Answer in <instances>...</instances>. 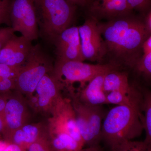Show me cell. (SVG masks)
Returning a JSON list of instances; mask_svg holds the SVG:
<instances>
[{
    "mask_svg": "<svg viewBox=\"0 0 151 151\" xmlns=\"http://www.w3.org/2000/svg\"><path fill=\"white\" fill-rule=\"evenodd\" d=\"M99 26L104 38L105 55H110L116 65L122 63L133 68L141 57L143 42L151 35L144 20L131 14L99 23Z\"/></svg>",
    "mask_w": 151,
    "mask_h": 151,
    "instance_id": "cell-1",
    "label": "cell"
},
{
    "mask_svg": "<svg viewBox=\"0 0 151 151\" xmlns=\"http://www.w3.org/2000/svg\"><path fill=\"white\" fill-rule=\"evenodd\" d=\"M139 112L134 108L116 105L104 117L101 129V139L111 149L122 143L133 140L144 131Z\"/></svg>",
    "mask_w": 151,
    "mask_h": 151,
    "instance_id": "cell-2",
    "label": "cell"
},
{
    "mask_svg": "<svg viewBox=\"0 0 151 151\" xmlns=\"http://www.w3.org/2000/svg\"><path fill=\"white\" fill-rule=\"evenodd\" d=\"M33 1L40 34L53 43L60 33L70 27L77 7L67 0Z\"/></svg>",
    "mask_w": 151,
    "mask_h": 151,
    "instance_id": "cell-3",
    "label": "cell"
},
{
    "mask_svg": "<svg viewBox=\"0 0 151 151\" xmlns=\"http://www.w3.org/2000/svg\"><path fill=\"white\" fill-rule=\"evenodd\" d=\"M112 64H91L84 61H55L52 74L59 82L62 90L66 89L69 95L75 93L73 84L79 83L81 88L97 76L116 69Z\"/></svg>",
    "mask_w": 151,
    "mask_h": 151,
    "instance_id": "cell-4",
    "label": "cell"
},
{
    "mask_svg": "<svg viewBox=\"0 0 151 151\" xmlns=\"http://www.w3.org/2000/svg\"><path fill=\"white\" fill-rule=\"evenodd\" d=\"M51 59L39 45L33 46L26 61L21 67L16 82L15 90L25 98L32 94L42 78L52 72Z\"/></svg>",
    "mask_w": 151,
    "mask_h": 151,
    "instance_id": "cell-5",
    "label": "cell"
},
{
    "mask_svg": "<svg viewBox=\"0 0 151 151\" xmlns=\"http://www.w3.org/2000/svg\"><path fill=\"white\" fill-rule=\"evenodd\" d=\"M62 88L52 72L42 78L35 89L25 99L35 112L51 116L57 105L63 99Z\"/></svg>",
    "mask_w": 151,
    "mask_h": 151,
    "instance_id": "cell-6",
    "label": "cell"
},
{
    "mask_svg": "<svg viewBox=\"0 0 151 151\" xmlns=\"http://www.w3.org/2000/svg\"><path fill=\"white\" fill-rule=\"evenodd\" d=\"M11 27L15 32L32 42L38 37L37 18L33 0H12L10 11Z\"/></svg>",
    "mask_w": 151,
    "mask_h": 151,
    "instance_id": "cell-7",
    "label": "cell"
},
{
    "mask_svg": "<svg viewBox=\"0 0 151 151\" xmlns=\"http://www.w3.org/2000/svg\"><path fill=\"white\" fill-rule=\"evenodd\" d=\"M78 31L85 60L101 62L105 55V48L98 20L90 16L78 27Z\"/></svg>",
    "mask_w": 151,
    "mask_h": 151,
    "instance_id": "cell-8",
    "label": "cell"
},
{
    "mask_svg": "<svg viewBox=\"0 0 151 151\" xmlns=\"http://www.w3.org/2000/svg\"><path fill=\"white\" fill-rule=\"evenodd\" d=\"M28 105L23 95L17 91L9 92L5 106L4 133L9 139L16 130L28 124L29 119Z\"/></svg>",
    "mask_w": 151,
    "mask_h": 151,
    "instance_id": "cell-9",
    "label": "cell"
},
{
    "mask_svg": "<svg viewBox=\"0 0 151 151\" xmlns=\"http://www.w3.org/2000/svg\"><path fill=\"white\" fill-rule=\"evenodd\" d=\"M57 60L61 61L85 60L81 50L78 27H70L55 40Z\"/></svg>",
    "mask_w": 151,
    "mask_h": 151,
    "instance_id": "cell-10",
    "label": "cell"
},
{
    "mask_svg": "<svg viewBox=\"0 0 151 151\" xmlns=\"http://www.w3.org/2000/svg\"><path fill=\"white\" fill-rule=\"evenodd\" d=\"M32 42L22 36L14 35L0 50V63L11 67H21L32 50Z\"/></svg>",
    "mask_w": 151,
    "mask_h": 151,
    "instance_id": "cell-11",
    "label": "cell"
},
{
    "mask_svg": "<svg viewBox=\"0 0 151 151\" xmlns=\"http://www.w3.org/2000/svg\"><path fill=\"white\" fill-rule=\"evenodd\" d=\"M48 121L61 128L81 145H85L78 131L75 111L70 99L63 98L55 109Z\"/></svg>",
    "mask_w": 151,
    "mask_h": 151,
    "instance_id": "cell-12",
    "label": "cell"
},
{
    "mask_svg": "<svg viewBox=\"0 0 151 151\" xmlns=\"http://www.w3.org/2000/svg\"><path fill=\"white\" fill-rule=\"evenodd\" d=\"M107 72L95 76L70 98H75L87 106H102L107 104V94L104 89V77Z\"/></svg>",
    "mask_w": 151,
    "mask_h": 151,
    "instance_id": "cell-13",
    "label": "cell"
},
{
    "mask_svg": "<svg viewBox=\"0 0 151 151\" xmlns=\"http://www.w3.org/2000/svg\"><path fill=\"white\" fill-rule=\"evenodd\" d=\"M48 136L47 125L42 123H28L16 130L9 139L11 143L18 145L24 150L41 138Z\"/></svg>",
    "mask_w": 151,
    "mask_h": 151,
    "instance_id": "cell-14",
    "label": "cell"
},
{
    "mask_svg": "<svg viewBox=\"0 0 151 151\" xmlns=\"http://www.w3.org/2000/svg\"><path fill=\"white\" fill-rule=\"evenodd\" d=\"M48 138L54 151H79L83 148L77 141L58 126L48 121Z\"/></svg>",
    "mask_w": 151,
    "mask_h": 151,
    "instance_id": "cell-15",
    "label": "cell"
},
{
    "mask_svg": "<svg viewBox=\"0 0 151 151\" xmlns=\"http://www.w3.org/2000/svg\"><path fill=\"white\" fill-rule=\"evenodd\" d=\"M143 100L142 91L135 89L131 92L112 91L107 95V104L123 105L134 108L139 112Z\"/></svg>",
    "mask_w": 151,
    "mask_h": 151,
    "instance_id": "cell-16",
    "label": "cell"
},
{
    "mask_svg": "<svg viewBox=\"0 0 151 151\" xmlns=\"http://www.w3.org/2000/svg\"><path fill=\"white\" fill-rule=\"evenodd\" d=\"M129 83L128 75L125 72L110 70L105 74L104 79V89L106 94L112 91L131 92L134 89Z\"/></svg>",
    "mask_w": 151,
    "mask_h": 151,
    "instance_id": "cell-17",
    "label": "cell"
},
{
    "mask_svg": "<svg viewBox=\"0 0 151 151\" xmlns=\"http://www.w3.org/2000/svg\"><path fill=\"white\" fill-rule=\"evenodd\" d=\"M143 100L139 116L145 132L144 142L151 145V93L149 91H142Z\"/></svg>",
    "mask_w": 151,
    "mask_h": 151,
    "instance_id": "cell-18",
    "label": "cell"
},
{
    "mask_svg": "<svg viewBox=\"0 0 151 151\" xmlns=\"http://www.w3.org/2000/svg\"><path fill=\"white\" fill-rule=\"evenodd\" d=\"M20 68L0 63V93H8L15 90Z\"/></svg>",
    "mask_w": 151,
    "mask_h": 151,
    "instance_id": "cell-19",
    "label": "cell"
},
{
    "mask_svg": "<svg viewBox=\"0 0 151 151\" xmlns=\"http://www.w3.org/2000/svg\"><path fill=\"white\" fill-rule=\"evenodd\" d=\"M111 151H151V145L143 142L128 141L111 149Z\"/></svg>",
    "mask_w": 151,
    "mask_h": 151,
    "instance_id": "cell-20",
    "label": "cell"
},
{
    "mask_svg": "<svg viewBox=\"0 0 151 151\" xmlns=\"http://www.w3.org/2000/svg\"><path fill=\"white\" fill-rule=\"evenodd\" d=\"M133 68L139 74L150 79L151 75V53L143 54L138 59Z\"/></svg>",
    "mask_w": 151,
    "mask_h": 151,
    "instance_id": "cell-21",
    "label": "cell"
},
{
    "mask_svg": "<svg viewBox=\"0 0 151 151\" xmlns=\"http://www.w3.org/2000/svg\"><path fill=\"white\" fill-rule=\"evenodd\" d=\"M12 0H0V25L6 24L10 26V11Z\"/></svg>",
    "mask_w": 151,
    "mask_h": 151,
    "instance_id": "cell-22",
    "label": "cell"
},
{
    "mask_svg": "<svg viewBox=\"0 0 151 151\" xmlns=\"http://www.w3.org/2000/svg\"><path fill=\"white\" fill-rule=\"evenodd\" d=\"M48 137L41 138L31 144L27 148V151H54L52 149Z\"/></svg>",
    "mask_w": 151,
    "mask_h": 151,
    "instance_id": "cell-23",
    "label": "cell"
},
{
    "mask_svg": "<svg viewBox=\"0 0 151 151\" xmlns=\"http://www.w3.org/2000/svg\"><path fill=\"white\" fill-rule=\"evenodd\" d=\"M151 0H127L133 10L145 14L150 9Z\"/></svg>",
    "mask_w": 151,
    "mask_h": 151,
    "instance_id": "cell-24",
    "label": "cell"
},
{
    "mask_svg": "<svg viewBox=\"0 0 151 151\" xmlns=\"http://www.w3.org/2000/svg\"><path fill=\"white\" fill-rule=\"evenodd\" d=\"M15 33L11 27L0 28V50Z\"/></svg>",
    "mask_w": 151,
    "mask_h": 151,
    "instance_id": "cell-25",
    "label": "cell"
},
{
    "mask_svg": "<svg viewBox=\"0 0 151 151\" xmlns=\"http://www.w3.org/2000/svg\"><path fill=\"white\" fill-rule=\"evenodd\" d=\"M8 93H5L3 95H0V133L4 132V130L5 120L4 111Z\"/></svg>",
    "mask_w": 151,
    "mask_h": 151,
    "instance_id": "cell-26",
    "label": "cell"
},
{
    "mask_svg": "<svg viewBox=\"0 0 151 151\" xmlns=\"http://www.w3.org/2000/svg\"><path fill=\"white\" fill-rule=\"evenodd\" d=\"M142 52L143 54L151 53V36H149L143 42L142 45Z\"/></svg>",
    "mask_w": 151,
    "mask_h": 151,
    "instance_id": "cell-27",
    "label": "cell"
},
{
    "mask_svg": "<svg viewBox=\"0 0 151 151\" xmlns=\"http://www.w3.org/2000/svg\"><path fill=\"white\" fill-rule=\"evenodd\" d=\"M145 17L144 22L146 29L150 34L151 33V11L149 10L148 12L145 14Z\"/></svg>",
    "mask_w": 151,
    "mask_h": 151,
    "instance_id": "cell-28",
    "label": "cell"
},
{
    "mask_svg": "<svg viewBox=\"0 0 151 151\" xmlns=\"http://www.w3.org/2000/svg\"><path fill=\"white\" fill-rule=\"evenodd\" d=\"M68 2L73 4L76 6L82 7L87 6L89 0H67Z\"/></svg>",
    "mask_w": 151,
    "mask_h": 151,
    "instance_id": "cell-29",
    "label": "cell"
},
{
    "mask_svg": "<svg viewBox=\"0 0 151 151\" xmlns=\"http://www.w3.org/2000/svg\"><path fill=\"white\" fill-rule=\"evenodd\" d=\"M21 147L13 143H10L6 146L4 151H23Z\"/></svg>",
    "mask_w": 151,
    "mask_h": 151,
    "instance_id": "cell-30",
    "label": "cell"
},
{
    "mask_svg": "<svg viewBox=\"0 0 151 151\" xmlns=\"http://www.w3.org/2000/svg\"><path fill=\"white\" fill-rule=\"evenodd\" d=\"M79 151H104L103 149L99 146V145H96L92 146H89L86 148H82Z\"/></svg>",
    "mask_w": 151,
    "mask_h": 151,
    "instance_id": "cell-31",
    "label": "cell"
},
{
    "mask_svg": "<svg viewBox=\"0 0 151 151\" xmlns=\"http://www.w3.org/2000/svg\"><path fill=\"white\" fill-rule=\"evenodd\" d=\"M6 146L4 142H0V151H4Z\"/></svg>",
    "mask_w": 151,
    "mask_h": 151,
    "instance_id": "cell-32",
    "label": "cell"
}]
</instances>
